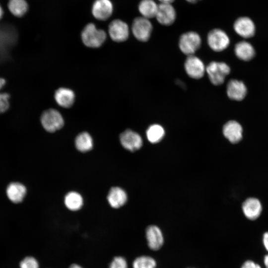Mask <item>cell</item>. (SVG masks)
<instances>
[{
    "mask_svg": "<svg viewBox=\"0 0 268 268\" xmlns=\"http://www.w3.org/2000/svg\"><path fill=\"white\" fill-rule=\"evenodd\" d=\"M81 37L84 45L89 48H96L104 43L107 35L103 30L97 28L94 23H89L83 28Z\"/></svg>",
    "mask_w": 268,
    "mask_h": 268,
    "instance_id": "cell-1",
    "label": "cell"
},
{
    "mask_svg": "<svg viewBox=\"0 0 268 268\" xmlns=\"http://www.w3.org/2000/svg\"><path fill=\"white\" fill-rule=\"evenodd\" d=\"M205 71L211 82L215 85H219L229 74L230 68L224 62L213 61L207 65Z\"/></svg>",
    "mask_w": 268,
    "mask_h": 268,
    "instance_id": "cell-2",
    "label": "cell"
},
{
    "mask_svg": "<svg viewBox=\"0 0 268 268\" xmlns=\"http://www.w3.org/2000/svg\"><path fill=\"white\" fill-rule=\"evenodd\" d=\"M201 38L194 31L183 33L180 37L179 47L182 52L187 56L194 55L201 45Z\"/></svg>",
    "mask_w": 268,
    "mask_h": 268,
    "instance_id": "cell-3",
    "label": "cell"
},
{
    "mask_svg": "<svg viewBox=\"0 0 268 268\" xmlns=\"http://www.w3.org/2000/svg\"><path fill=\"white\" fill-rule=\"evenodd\" d=\"M43 127L49 132H54L64 126V120L60 113L55 109L45 111L41 117Z\"/></svg>",
    "mask_w": 268,
    "mask_h": 268,
    "instance_id": "cell-4",
    "label": "cell"
},
{
    "mask_svg": "<svg viewBox=\"0 0 268 268\" xmlns=\"http://www.w3.org/2000/svg\"><path fill=\"white\" fill-rule=\"evenodd\" d=\"M153 29L149 19L142 16L135 18L132 23V31L134 37L141 42L149 40Z\"/></svg>",
    "mask_w": 268,
    "mask_h": 268,
    "instance_id": "cell-5",
    "label": "cell"
},
{
    "mask_svg": "<svg viewBox=\"0 0 268 268\" xmlns=\"http://www.w3.org/2000/svg\"><path fill=\"white\" fill-rule=\"evenodd\" d=\"M207 41L209 47L215 52L224 50L230 43V39L227 33L219 28L213 29L209 32Z\"/></svg>",
    "mask_w": 268,
    "mask_h": 268,
    "instance_id": "cell-6",
    "label": "cell"
},
{
    "mask_svg": "<svg viewBox=\"0 0 268 268\" xmlns=\"http://www.w3.org/2000/svg\"><path fill=\"white\" fill-rule=\"evenodd\" d=\"M108 33L113 41L122 42L129 37V28L125 21L119 19H114L108 26Z\"/></svg>",
    "mask_w": 268,
    "mask_h": 268,
    "instance_id": "cell-7",
    "label": "cell"
},
{
    "mask_svg": "<svg viewBox=\"0 0 268 268\" xmlns=\"http://www.w3.org/2000/svg\"><path fill=\"white\" fill-rule=\"evenodd\" d=\"M114 6L111 0H95L91 7L93 16L98 20L108 19L112 14Z\"/></svg>",
    "mask_w": 268,
    "mask_h": 268,
    "instance_id": "cell-8",
    "label": "cell"
},
{
    "mask_svg": "<svg viewBox=\"0 0 268 268\" xmlns=\"http://www.w3.org/2000/svg\"><path fill=\"white\" fill-rule=\"evenodd\" d=\"M233 28L238 35L244 38L252 37L256 32L255 24L248 16L237 18L234 22Z\"/></svg>",
    "mask_w": 268,
    "mask_h": 268,
    "instance_id": "cell-9",
    "label": "cell"
},
{
    "mask_svg": "<svg viewBox=\"0 0 268 268\" xmlns=\"http://www.w3.org/2000/svg\"><path fill=\"white\" fill-rule=\"evenodd\" d=\"M184 67L187 74L190 77L196 79L203 76L206 69L202 61L194 55L187 57Z\"/></svg>",
    "mask_w": 268,
    "mask_h": 268,
    "instance_id": "cell-10",
    "label": "cell"
},
{
    "mask_svg": "<svg viewBox=\"0 0 268 268\" xmlns=\"http://www.w3.org/2000/svg\"><path fill=\"white\" fill-rule=\"evenodd\" d=\"M155 18L160 24L169 26L176 20V10L172 3H160L158 4Z\"/></svg>",
    "mask_w": 268,
    "mask_h": 268,
    "instance_id": "cell-11",
    "label": "cell"
},
{
    "mask_svg": "<svg viewBox=\"0 0 268 268\" xmlns=\"http://www.w3.org/2000/svg\"><path fill=\"white\" fill-rule=\"evenodd\" d=\"M120 140L122 146L131 151L137 150L142 144L141 136L131 130H127L123 132L120 134Z\"/></svg>",
    "mask_w": 268,
    "mask_h": 268,
    "instance_id": "cell-12",
    "label": "cell"
},
{
    "mask_svg": "<svg viewBox=\"0 0 268 268\" xmlns=\"http://www.w3.org/2000/svg\"><path fill=\"white\" fill-rule=\"evenodd\" d=\"M247 93V88L244 83L238 79L230 80L226 87V93L231 100L241 101L244 99Z\"/></svg>",
    "mask_w": 268,
    "mask_h": 268,
    "instance_id": "cell-13",
    "label": "cell"
},
{
    "mask_svg": "<svg viewBox=\"0 0 268 268\" xmlns=\"http://www.w3.org/2000/svg\"><path fill=\"white\" fill-rule=\"evenodd\" d=\"M222 132L224 136L232 143H238L242 138L243 128L234 120L226 123L223 127Z\"/></svg>",
    "mask_w": 268,
    "mask_h": 268,
    "instance_id": "cell-14",
    "label": "cell"
},
{
    "mask_svg": "<svg viewBox=\"0 0 268 268\" xmlns=\"http://www.w3.org/2000/svg\"><path fill=\"white\" fill-rule=\"evenodd\" d=\"M244 214L248 219L254 220L261 215L262 206L260 201L255 198L247 199L242 206Z\"/></svg>",
    "mask_w": 268,
    "mask_h": 268,
    "instance_id": "cell-15",
    "label": "cell"
},
{
    "mask_svg": "<svg viewBox=\"0 0 268 268\" xmlns=\"http://www.w3.org/2000/svg\"><path fill=\"white\" fill-rule=\"evenodd\" d=\"M146 238L148 247L152 250L159 249L163 244V236L159 227L150 225L146 229Z\"/></svg>",
    "mask_w": 268,
    "mask_h": 268,
    "instance_id": "cell-16",
    "label": "cell"
},
{
    "mask_svg": "<svg viewBox=\"0 0 268 268\" xmlns=\"http://www.w3.org/2000/svg\"><path fill=\"white\" fill-rule=\"evenodd\" d=\"M26 192L25 186L19 182L10 183L6 189L7 198L11 202L15 203L22 202L26 196Z\"/></svg>",
    "mask_w": 268,
    "mask_h": 268,
    "instance_id": "cell-17",
    "label": "cell"
},
{
    "mask_svg": "<svg viewBox=\"0 0 268 268\" xmlns=\"http://www.w3.org/2000/svg\"><path fill=\"white\" fill-rule=\"evenodd\" d=\"M234 53L236 57L243 61H249L255 56L254 48L249 42L242 41L238 42L234 47Z\"/></svg>",
    "mask_w": 268,
    "mask_h": 268,
    "instance_id": "cell-18",
    "label": "cell"
},
{
    "mask_svg": "<svg viewBox=\"0 0 268 268\" xmlns=\"http://www.w3.org/2000/svg\"><path fill=\"white\" fill-rule=\"evenodd\" d=\"M54 97L59 106L64 108H69L74 102L75 94L70 89L61 87L56 91Z\"/></svg>",
    "mask_w": 268,
    "mask_h": 268,
    "instance_id": "cell-19",
    "label": "cell"
},
{
    "mask_svg": "<svg viewBox=\"0 0 268 268\" xmlns=\"http://www.w3.org/2000/svg\"><path fill=\"white\" fill-rule=\"evenodd\" d=\"M107 200L110 205L113 208H118L125 204L127 196L125 191L119 187L112 188L108 193Z\"/></svg>",
    "mask_w": 268,
    "mask_h": 268,
    "instance_id": "cell-20",
    "label": "cell"
},
{
    "mask_svg": "<svg viewBox=\"0 0 268 268\" xmlns=\"http://www.w3.org/2000/svg\"><path fill=\"white\" fill-rule=\"evenodd\" d=\"M158 4L154 0H141L138 5V10L141 16L147 19L155 17Z\"/></svg>",
    "mask_w": 268,
    "mask_h": 268,
    "instance_id": "cell-21",
    "label": "cell"
},
{
    "mask_svg": "<svg viewBox=\"0 0 268 268\" xmlns=\"http://www.w3.org/2000/svg\"><path fill=\"white\" fill-rule=\"evenodd\" d=\"M75 145L78 150L85 152L93 147V139L87 132H82L77 135L75 139Z\"/></svg>",
    "mask_w": 268,
    "mask_h": 268,
    "instance_id": "cell-22",
    "label": "cell"
},
{
    "mask_svg": "<svg viewBox=\"0 0 268 268\" xmlns=\"http://www.w3.org/2000/svg\"><path fill=\"white\" fill-rule=\"evenodd\" d=\"M64 201L66 207L72 211L79 210L83 205V199L81 196L75 192H71L67 194L65 198Z\"/></svg>",
    "mask_w": 268,
    "mask_h": 268,
    "instance_id": "cell-23",
    "label": "cell"
},
{
    "mask_svg": "<svg viewBox=\"0 0 268 268\" xmlns=\"http://www.w3.org/2000/svg\"><path fill=\"white\" fill-rule=\"evenodd\" d=\"M8 8L13 15L20 17L27 12L28 4L26 0H9Z\"/></svg>",
    "mask_w": 268,
    "mask_h": 268,
    "instance_id": "cell-24",
    "label": "cell"
},
{
    "mask_svg": "<svg viewBox=\"0 0 268 268\" xmlns=\"http://www.w3.org/2000/svg\"><path fill=\"white\" fill-rule=\"evenodd\" d=\"M164 134L165 131L163 128L158 124L151 125L146 131L148 140L153 143L160 141L164 137Z\"/></svg>",
    "mask_w": 268,
    "mask_h": 268,
    "instance_id": "cell-25",
    "label": "cell"
},
{
    "mask_svg": "<svg viewBox=\"0 0 268 268\" xmlns=\"http://www.w3.org/2000/svg\"><path fill=\"white\" fill-rule=\"evenodd\" d=\"M155 261L149 256H140L134 260L133 264V268H155Z\"/></svg>",
    "mask_w": 268,
    "mask_h": 268,
    "instance_id": "cell-26",
    "label": "cell"
},
{
    "mask_svg": "<svg viewBox=\"0 0 268 268\" xmlns=\"http://www.w3.org/2000/svg\"><path fill=\"white\" fill-rule=\"evenodd\" d=\"M5 80L2 77H0V114L6 112L9 107V94L6 92H0L1 89L5 85Z\"/></svg>",
    "mask_w": 268,
    "mask_h": 268,
    "instance_id": "cell-27",
    "label": "cell"
},
{
    "mask_svg": "<svg viewBox=\"0 0 268 268\" xmlns=\"http://www.w3.org/2000/svg\"><path fill=\"white\" fill-rule=\"evenodd\" d=\"M19 266L20 268H39L38 262L31 256L24 258L20 262Z\"/></svg>",
    "mask_w": 268,
    "mask_h": 268,
    "instance_id": "cell-28",
    "label": "cell"
},
{
    "mask_svg": "<svg viewBox=\"0 0 268 268\" xmlns=\"http://www.w3.org/2000/svg\"><path fill=\"white\" fill-rule=\"evenodd\" d=\"M109 268H128L127 261L122 257H116L111 262Z\"/></svg>",
    "mask_w": 268,
    "mask_h": 268,
    "instance_id": "cell-29",
    "label": "cell"
},
{
    "mask_svg": "<svg viewBox=\"0 0 268 268\" xmlns=\"http://www.w3.org/2000/svg\"><path fill=\"white\" fill-rule=\"evenodd\" d=\"M241 268H262L256 262L252 260H247L244 262Z\"/></svg>",
    "mask_w": 268,
    "mask_h": 268,
    "instance_id": "cell-30",
    "label": "cell"
},
{
    "mask_svg": "<svg viewBox=\"0 0 268 268\" xmlns=\"http://www.w3.org/2000/svg\"><path fill=\"white\" fill-rule=\"evenodd\" d=\"M262 242L265 249L268 252V231L263 234Z\"/></svg>",
    "mask_w": 268,
    "mask_h": 268,
    "instance_id": "cell-31",
    "label": "cell"
},
{
    "mask_svg": "<svg viewBox=\"0 0 268 268\" xmlns=\"http://www.w3.org/2000/svg\"><path fill=\"white\" fill-rule=\"evenodd\" d=\"M264 263L266 268H268V254L266 255L264 258Z\"/></svg>",
    "mask_w": 268,
    "mask_h": 268,
    "instance_id": "cell-32",
    "label": "cell"
},
{
    "mask_svg": "<svg viewBox=\"0 0 268 268\" xmlns=\"http://www.w3.org/2000/svg\"><path fill=\"white\" fill-rule=\"evenodd\" d=\"M160 3H172L175 0H158Z\"/></svg>",
    "mask_w": 268,
    "mask_h": 268,
    "instance_id": "cell-33",
    "label": "cell"
},
{
    "mask_svg": "<svg viewBox=\"0 0 268 268\" xmlns=\"http://www.w3.org/2000/svg\"><path fill=\"white\" fill-rule=\"evenodd\" d=\"M68 268H82L80 266L77 264H72Z\"/></svg>",
    "mask_w": 268,
    "mask_h": 268,
    "instance_id": "cell-34",
    "label": "cell"
},
{
    "mask_svg": "<svg viewBox=\"0 0 268 268\" xmlns=\"http://www.w3.org/2000/svg\"><path fill=\"white\" fill-rule=\"evenodd\" d=\"M188 2L191 3H195L201 0H185Z\"/></svg>",
    "mask_w": 268,
    "mask_h": 268,
    "instance_id": "cell-35",
    "label": "cell"
},
{
    "mask_svg": "<svg viewBox=\"0 0 268 268\" xmlns=\"http://www.w3.org/2000/svg\"><path fill=\"white\" fill-rule=\"evenodd\" d=\"M3 14V9L0 4V19L2 18Z\"/></svg>",
    "mask_w": 268,
    "mask_h": 268,
    "instance_id": "cell-36",
    "label": "cell"
}]
</instances>
